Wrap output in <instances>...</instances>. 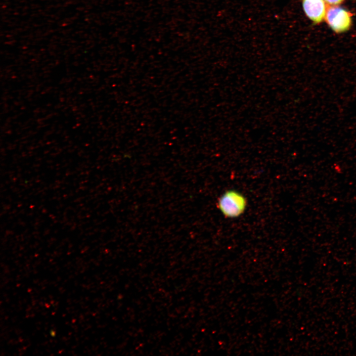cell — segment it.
<instances>
[{"mask_svg": "<svg viewBox=\"0 0 356 356\" xmlns=\"http://www.w3.org/2000/svg\"><path fill=\"white\" fill-rule=\"evenodd\" d=\"M247 206V200L239 191L234 189L225 191L218 198L217 207L226 218H236L242 215Z\"/></svg>", "mask_w": 356, "mask_h": 356, "instance_id": "6da1fadb", "label": "cell"}, {"mask_svg": "<svg viewBox=\"0 0 356 356\" xmlns=\"http://www.w3.org/2000/svg\"><path fill=\"white\" fill-rule=\"evenodd\" d=\"M325 18L329 26L336 33L348 30L351 25L349 13L340 7L333 6L327 9Z\"/></svg>", "mask_w": 356, "mask_h": 356, "instance_id": "7a4b0ae2", "label": "cell"}, {"mask_svg": "<svg viewBox=\"0 0 356 356\" xmlns=\"http://www.w3.org/2000/svg\"><path fill=\"white\" fill-rule=\"evenodd\" d=\"M302 5L306 15L314 23H320L325 17L326 9L324 0H303Z\"/></svg>", "mask_w": 356, "mask_h": 356, "instance_id": "3957f363", "label": "cell"}, {"mask_svg": "<svg viewBox=\"0 0 356 356\" xmlns=\"http://www.w3.org/2000/svg\"><path fill=\"white\" fill-rule=\"evenodd\" d=\"M344 0H325V1L328 4L331 5H337L341 3Z\"/></svg>", "mask_w": 356, "mask_h": 356, "instance_id": "277c9868", "label": "cell"}]
</instances>
